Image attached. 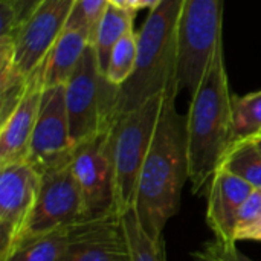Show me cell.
I'll list each match as a JSON object with an SVG mask.
<instances>
[{
	"mask_svg": "<svg viewBox=\"0 0 261 261\" xmlns=\"http://www.w3.org/2000/svg\"><path fill=\"white\" fill-rule=\"evenodd\" d=\"M90 43L92 34L89 29L66 26L41 64L43 86H64L76 70Z\"/></svg>",
	"mask_w": 261,
	"mask_h": 261,
	"instance_id": "obj_15",
	"label": "cell"
},
{
	"mask_svg": "<svg viewBox=\"0 0 261 261\" xmlns=\"http://www.w3.org/2000/svg\"><path fill=\"white\" fill-rule=\"evenodd\" d=\"M121 225L128 246L130 261H167L164 239L153 240L142 229L133 208L121 216Z\"/></svg>",
	"mask_w": 261,
	"mask_h": 261,
	"instance_id": "obj_18",
	"label": "cell"
},
{
	"mask_svg": "<svg viewBox=\"0 0 261 261\" xmlns=\"http://www.w3.org/2000/svg\"><path fill=\"white\" fill-rule=\"evenodd\" d=\"M136 60H138V32L130 31L125 34L112 49L106 76L113 84L121 87L125 84L135 69H136Z\"/></svg>",
	"mask_w": 261,
	"mask_h": 261,
	"instance_id": "obj_21",
	"label": "cell"
},
{
	"mask_svg": "<svg viewBox=\"0 0 261 261\" xmlns=\"http://www.w3.org/2000/svg\"><path fill=\"white\" fill-rule=\"evenodd\" d=\"M164 96H153L139 107L122 113L109 130L115 210L119 217L135 205L141 168L153 141Z\"/></svg>",
	"mask_w": 261,
	"mask_h": 261,
	"instance_id": "obj_4",
	"label": "cell"
},
{
	"mask_svg": "<svg viewBox=\"0 0 261 261\" xmlns=\"http://www.w3.org/2000/svg\"><path fill=\"white\" fill-rule=\"evenodd\" d=\"M135 12L136 11H133V9L109 3L99 23L95 28L90 44L95 47L98 64L104 75L107 70V63H109V57H110L113 46L125 34H128L130 31H135V28H133Z\"/></svg>",
	"mask_w": 261,
	"mask_h": 261,
	"instance_id": "obj_16",
	"label": "cell"
},
{
	"mask_svg": "<svg viewBox=\"0 0 261 261\" xmlns=\"http://www.w3.org/2000/svg\"><path fill=\"white\" fill-rule=\"evenodd\" d=\"M64 261H130L122 225L72 248Z\"/></svg>",
	"mask_w": 261,
	"mask_h": 261,
	"instance_id": "obj_17",
	"label": "cell"
},
{
	"mask_svg": "<svg viewBox=\"0 0 261 261\" xmlns=\"http://www.w3.org/2000/svg\"><path fill=\"white\" fill-rule=\"evenodd\" d=\"M254 141H255V144H257V147L260 148V151H261V136H258V138H255Z\"/></svg>",
	"mask_w": 261,
	"mask_h": 261,
	"instance_id": "obj_28",
	"label": "cell"
},
{
	"mask_svg": "<svg viewBox=\"0 0 261 261\" xmlns=\"http://www.w3.org/2000/svg\"><path fill=\"white\" fill-rule=\"evenodd\" d=\"M223 0H182L177 23V84L193 95L222 43Z\"/></svg>",
	"mask_w": 261,
	"mask_h": 261,
	"instance_id": "obj_6",
	"label": "cell"
},
{
	"mask_svg": "<svg viewBox=\"0 0 261 261\" xmlns=\"http://www.w3.org/2000/svg\"><path fill=\"white\" fill-rule=\"evenodd\" d=\"M182 0H161L138 31V60L132 78L116 96V118L153 96L179 93L177 23Z\"/></svg>",
	"mask_w": 261,
	"mask_h": 261,
	"instance_id": "obj_3",
	"label": "cell"
},
{
	"mask_svg": "<svg viewBox=\"0 0 261 261\" xmlns=\"http://www.w3.org/2000/svg\"><path fill=\"white\" fill-rule=\"evenodd\" d=\"M232 130L234 145L261 136V90L245 96H234Z\"/></svg>",
	"mask_w": 261,
	"mask_h": 261,
	"instance_id": "obj_19",
	"label": "cell"
},
{
	"mask_svg": "<svg viewBox=\"0 0 261 261\" xmlns=\"http://www.w3.org/2000/svg\"><path fill=\"white\" fill-rule=\"evenodd\" d=\"M236 242H261V216L236 234Z\"/></svg>",
	"mask_w": 261,
	"mask_h": 261,
	"instance_id": "obj_26",
	"label": "cell"
},
{
	"mask_svg": "<svg viewBox=\"0 0 261 261\" xmlns=\"http://www.w3.org/2000/svg\"><path fill=\"white\" fill-rule=\"evenodd\" d=\"M177 95H165L151 145L142 164L133 210L142 229L164 239V229L179 210L188 176L187 115L176 107Z\"/></svg>",
	"mask_w": 261,
	"mask_h": 261,
	"instance_id": "obj_1",
	"label": "cell"
},
{
	"mask_svg": "<svg viewBox=\"0 0 261 261\" xmlns=\"http://www.w3.org/2000/svg\"><path fill=\"white\" fill-rule=\"evenodd\" d=\"M141 2L142 0H109V3H113L116 6H122V8H128L133 11L141 9Z\"/></svg>",
	"mask_w": 261,
	"mask_h": 261,
	"instance_id": "obj_27",
	"label": "cell"
},
{
	"mask_svg": "<svg viewBox=\"0 0 261 261\" xmlns=\"http://www.w3.org/2000/svg\"><path fill=\"white\" fill-rule=\"evenodd\" d=\"M41 64L29 75L28 87L15 109L0 122V168L28 161L44 90Z\"/></svg>",
	"mask_w": 261,
	"mask_h": 261,
	"instance_id": "obj_12",
	"label": "cell"
},
{
	"mask_svg": "<svg viewBox=\"0 0 261 261\" xmlns=\"http://www.w3.org/2000/svg\"><path fill=\"white\" fill-rule=\"evenodd\" d=\"M261 216V190L260 188H254L252 193L249 194V197L245 200V203L240 208L239 217H237V229L236 234L239 231H242L243 228L249 226L252 222H255Z\"/></svg>",
	"mask_w": 261,
	"mask_h": 261,
	"instance_id": "obj_24",
	"label": "cell"
},
{
	"mask_svg": "<svg viewBox=\"0 0 261 261\" xmlns=\"http://www.w3.org/2000/svg\"><path fill=\"white\" fill-rule=\"evenodd\" d=\"M5 3H8L11 6V9L14 11L18 24L21 26L24 23V20L34 12V9L43 2V0H2Z\"/></svg>",
	"mask_w": 261,
	"mask_h": 261,
	"instance_id": "obj_25",
	"label": "cell"
},
{
	"mask_svg": "<svg viewBox=\"0 0 261 261\" xmlns=\"http://www.w3.org/2000/svg\"><path fill=\"white\" fill-rule=\"evenodd\" d=\"M118 86L101 72L95 47L89 44L76 70L64 84L70 138L75 145L112 127L116 119Z\"/></svg>",
	"mask_w": 261,
	"mask_h": 261,
	"instance_id": "obj_5",
	"label": "cell"
},
{
	"mask_svg": "<svg viewBox=\"0 0 261 261\" xmlns=\"http://www.w3.org/2000/svg\"><path fill=\"white\" fill-rule=\"evenodd\" d=\"M70 164L41 176L37 199L17 249L32 240L86 219Z\"/></svg>",
	"mask_w": 261,
	"mask_h": 261,
	"instance_id": "obj_7",
	"label": "cell"
},
{
	"mask_svg": "<svg viewBox=\"0 0 261 261\" xmlns=\"http://www.w3.org/2000/svg\"><path fill=\"white\" fill-rule=\"evenodd\" d=\"M109 130L75 145L72 173L75 176L86 219L118 216L115 210L113 168L110 161Z\"/></svg>",
	"mask_w": 261,
	"mask_h": 261,
	"instance_id": "obj_8",
	"label": "cell"
},
{
	"mask_svg": "<svg viewBox=\"0 0 261 261\" xmlns=\"http://www.w3.org/2000/svg\"><path fill=\"white\" fill-rule=\"evenodd\" d=\"M232 101L220 43L187 112L188 176L194 194L211 182L234 145Z\"/></svg>",
	"mask_w": 261,
	"mask_h": 261,
	"instance_id": "obj_2",
	"label": "cell"
},
{
	"mask_svg": "<svg viewBox=\"0 0 261 261\" xmlns=\"http://www.w3.org/2000/svg\"><path fill=\"white\" fill-rule=\"evenodd\" d=\"M196 261H251L249 258L243 257L237 248H226L217 242L205 246L202 251L194 254Z\"/></svg>",
	"mask_w": 261,
	"mask_h": 261,
	"instance_id": "obj_23",
	"label": "cell"
},
{
	"mask_svg": "<svg viewBox=\"0 0 261 261\" xmlns=\"http://www.w3.org/2000/svg\"><path fill=\"white\" fill-rule=\"evenodd\" d=\"M40 182L41 176L28 162L0 168V261L15 252Z\"/></svg>",
	"mask_w": 261,
	"mask_h": 261,
	"instance_id": "obj_11",
	"label": "cell"
},
{
	"mask_svg": "<svg viewBox=\"0 0 261 261\" xmlns=\"http://www.w3.org/2000/svg\"><path fill=\"white\" fill-rule=\"evenodd\" d=\"M73 151L64 86L44 87L26 162L43 176L69 165Z\"/></svg>",
	"mask_w": 261,
	"mask_h": 261,
	"instance_id": "obj_9",
	"label": "cell"
},
{
	"mask_svg": "<svg viewBox=\"0 0 261 261\" xmlns=\"http://www.w3.org/2000/svg\"><path fill=\"white\" fill-rule=\"evenodd\" d=\"M107 5L109 0H76L66 26L86 28L93 37L95 28L99 23Z\"/></svg>",
	"mask_w": 261,
	"mask_h": 261,
	"instance_id": "obj_22",
	"label": "cell"
},
{
	"mask_svg": "<svg viewBox=\"0 0 261 261\" xmlns=\"http://www.w3.org/2000/svg\"><path fill=\"white\" fill-rule=\"evenodd\" d=\"M252 190L254 188L248 182L223 167H219L214 173L208 188L206 223L216 236L217 243L226 248H234L237 245V217Z\"/></svg>",
	"mask_w": 261,
	"mask_h": 261,
	"instance_id": "obj_13",
	"label": "cell"
},
{
	"mask_svg": "<svg viewBox=\"0 0 261 261\" xmlns=\"http://www.w3.org/2000/svg\"><path fill=\"white\" fill-rule=\"evenodd\" d=\"M76 0H43L20 26L12 44H0L11 52L12 67L23 78L44 61L64 31Z\"/></svg>",
	"mask_w": 261,
	"mask_h": 261,
	"instance_id": "obj_10",
	"label": "cell"
},
{
	"mask_svg": "<svg viewBox=\"0 0 261 261\" xmlns=\"http://www.w3.org/2000/svg\"><path fill=\"white\" fill-rule=\"evenodd\" d=\"M121 226L119 216L83 219L20 246L6 261H64L72 248Z\"/></svg>",
	"mask_w": 261,
	"mask_h": 261,
	"instance_id": "obj_14",
	"label": "cell"
},
{
	"mask_svg": "<svg viewBox=\"0 0 261 261\" xmlns=\"http://www.w3.org/2000/svg\"><path fill=\"white\" fill-rule=\"evenodd\" d=\"M220 167L261 190V151L254 139L232 145Z\"/></svg>",
	"mask_w": 261,
	"mask_h": 261,
	"instance_id": "obj_20",
	"label": "cell"
}]
</instances>
